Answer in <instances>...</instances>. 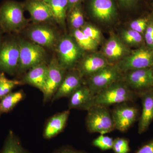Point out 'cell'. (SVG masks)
Instances as JSON below:
<instances>
[{
  "instance_id": "6da1fadb",
  "label": "cell",
  "mask_w": 153,
  "mask_h": 153,
  "mask_svg": "<svg viewBox=\"0 0 153 153\" xmlns=\"http://www.w3.org/2000/svg\"><path fill=\"white\" fill-rule=\"evenodd\" d=\"M25 3L6 0L0 5V28L3 33L11 34L21 32L27 27Z\"/></svg>"
},
{
  "instance_id": "7a4b0ae2",
  "label": "cell",
  "mask_w": 153,
  "mask_h": 153,
  "mask_svg": "<svg viewBox=\"0 0 153 153\" xmlns=\"http://www.w3.org/2000/svg\"><path fill=\"white\" fill-rule=\"evenodd\" d=\"M138 94L134 92L120 80L114 82L94 96V104L105 106L125 103L136 98Z\"/></svg>"
},
{
  "instance_id": "3957f363",
  "label": "cell",
  "mask_w": 153,
  "mask_h": 153,
  "mask_svg": "<svg viewBox=\"0 0 153 153\" xmlns=\"http://www.w3.org/2000/svg\"><path fill=\"white\" fill-rule=\"evenodd\" d=\"M20 58L17 74H21L42 63H46L47 53L44 47L22 39H18Z\"/></svg>"
},
{
  "instance_id": "277c9868",
  "label": "cell",
  "mask_w": 153,
  "mask_h": 153,
  "mask_svg": "<svg viewBox=\"0 0 153 153\" xmlns=\"http://www.w3.org/2000/svg\"><path fill=\"white\" fill-rule=\"evenodd\" d=\"M87 111L85 124L89 132L105 134L114 129L111 114L106 106L94 104Z\"/></svg>"
},
{
  "instance_id": "5b68a950",
  "label": "cell",
  "mask_w": 153,
  "mask_h": 153,
  "mask_svg": "<svg viewBox=\"0 0 153 153\" xmlns=\"http://www.w3.org/2000/svg\"><path fill=\"white\" fill-rule=\"evenodd\" d=\"M20 49L18 39L13 36L4 39L0 47V71L9 75L16 74Z\"/></svg>"
},
{
  "instance_id": "8992f818",
  "label": "cell",
  "mask_w": 153,
  "mask_h": 153,
  "mask_svg": "<svg viewBox=\"0 0 153 153\" xmlns=\"http://www.w3.org/2000/svg\"><path fill=\"white\" fill-rule=\"evenodd\" d=\"M56 47L58 61L66 70L72 68L83 53V50L72 36H64L60 38Z\"/></svg>"
},
{
  "instance_id": "52a82bcc",
  "label": "cell",
  "mask_w": 153,
  "mask_h": 153,
  "mask_svg": "<svg viewBox=\"0 0 153 153\" xmlns=\"http://www.w3.org/2000/svg\"><path fill=\"white\" fill-rule=\"evenodd\" d=\"M122 72L117 65H108L89 76L87 86L95 96L114 82L119 81Z\"/></svg>"
},
{
  "instance_id": "ba28073f",
  "label": "cell",
  "mask_w": 153,
  "mask_h": 153,
  "mask_svg": "<svg viewBox=\"0 0 153 153\" xmlns=\"http://www.w3.org/2000/svg\"><path fill=\"white\" fill-rule=\"evenodd\" d=\"M122 71L150 68L153 65V49L141 46L117 64Z\"/></svg>"
},
{
  "instance_id": "9c48e42d",
  "label": "cell",
  "mask_w": 153,
  "mask_h": 153,
  "mask_svg": "<svg viewBox=\"0 0 153 153\" xmlns=\"http://www.w3.org/2000/svg\"><path fill=\"white\" fill-rule=\"evenodd\" d=\"M66 70L61 66L57 58H52L48 64L47 79L42 92L44 102L52 99L64 79Z\"/></svg>"
},
{
  "instance_id": "30bf717a",
  "label": "cell",
  "mask_w": 153,
  "mask_h": 153,
  "mask_svg": "<svg viewBox=\"0 0 153 153\" xmlns=\"http://www.w3.org/2000/svg\"><path fill=\"white\" fill-rule=\"evenodd\" d=\"M27 35L31 41L44 48L52 49L56 47L59 39L53 28L43 24L31 26L28 29Z\"/></svg>"
},
{
  "instance_id": "8fae6325",
  "label": "cell",
  "mask_w": 153,
  "mask_h": 153,
  "mask_svg": "<svg viewBox=\"0 0 153 153\" xmlns=\"http://www.w3.org/2000/svg\"><path fill=\"white\" fill-rule=\"evenodd\" d=\"M125 82L131 89L140 92L153 88L152 68H147L128 71Z\"/></svg>"
},
{
  "instance_id": "7c38bea8",
  "label": "cell",
  "mask_w": 153,
  "mask_h": 153,
  "mask_svg": "<svg viewBox=\"0 0 153 153\" xmlns=\"http://www.w3.org/2000/svg\"><path fill=\"white\" fill-rule=\"evenodd\" d=\"M138 113L135 107L125 104L115 108L111 113L115 129L121 132L127 131L136 120Z\"/></svg>"
},
{
  "instance_id": "4fadbf2b",
  "label": "cell",
  "mask_w": 153,
  "mask_h": 153,
  "mask_svg": "<svg viewBox=\"0 0 153 153\" xmlns=\"http://www.w3.org/2000/svg\"><path fill=\"white\" fill-rule=\"evenodd\" d=\"M25 10L30 14L31 20L35 24L54 21L53 14L48 4L43 0H27Z\"/></svg>"
},
{
  "instance_id": "5bb4252c",
  "label": "cell",
  "mask_w": 153,
  "mask_h": 153,
  "mask_svg": "<svg viewBox=\"0 0 153 153\" xmlns=\"http://www.w3.org/2000/svg\"><path fill=\"white\" fill-rule=\"evenodd\" d=\"M138 94L142 103V111L138 129L140 134L148 129L153 120V88Z\"/></svg>"
},
{
  "instance_id": "9a60e30c",
  "label": "cell",
  "mask_w": 153,
  "mask_h": 153,
  "mask_svg": "<svg viewBox=\"0 0 153 153\" xmlns=\"http://www.w3.org/2000/svg\"><path fill=\"white\" fill-rule=\"evenodd\" d=\"M89 8L92 16L102 22L111 21L117 13L113 0H91Z\"/></svg>"
},
{
  "instance_id": "2e32d148",
  "label": "cell",
  "mask_w": 153,
  "mask_h": 153,
  "mask_svg": "<svg viewBox=\"0 0 153 153\" xmlns=\"http://www.w3.org/2000/svg\"><path fill=\"white\" fill-rule=\"evenodd\" d=\"M82 77L78 70L65 74L60 87L52 97V102L63 97H69L82 85Z\"/></svg>"
},
{
  "instance_id": "e0dca14e",
  "label": "cell",
  "mask_w": 153,
  "mask_h": 153,
  "mask_svg": "<svg viewBox=\"0 0 153 153\" xmlns=\"http://www.w3.org/2000/svg\"><path fill=\"white\" fill-rule=\"evenodd\" d=\"M94 95L87 85H81L69 97V109L88 111L94 105Z\"/></svg>"
},
{
  "instance_id": "ac0fdd59",
  "label": "cell",
  "mask_w": 153,
  "mask_h": 153,
  "mask_svg": "<svg viewBox=\"0 0 153 153\" xmlns=\"http://www.w3.org/2000/svg\"><path fill=\"white\" fill-rule=\"evenodd\" d=\"M108 65V60L104 56L98 54H91L82 59L77 70L82 76H89Z\"/></svg>"
},
{
  "instance_id": "d6986e66",
  "label": "cell",
  "mask_w": 153,
  "mask_h": 153,
  "mask_svg": "<svg viewBox=\"0 0 153 153\" xmlns=\"http://www.w3.org/2000/svg\"><path fill=\"white\" fill-rule=\"evenodd\" d=\"M69 114V111L66 110L50 118L44 128L43 132L44 138L51 139L62 132L66 126Z\"/></svg>"
},
{
  "instance_id": "ffe728a7",
  "label": "cell",
  "mask_w": 153,
  "mask_h": 153,
  "mask_svg": "<svg viewBox=\"0 0 153 153\" xmlns=\"http://www.w3.org/2000/svg\"><path fill=\"white\" fill-rule=\"evenodd\" d=\"M48 64L42 63L28 70L23 79L22 83L32 85L43 92L47 79Z\"/></svg>"
},
{
  "instance_id": "44dd1931",
  "label": "cell",
  "mask_w": 153,
  "mask_h": 153,
  "mask_svg": "<svg viewBox=\"0 0 153 153\" xmlns=\"http://www.w3.org/2000/svg\"><path fill=\"white\" fill-rule=\"evenodd\" d=\"M105 57L108 60H120L128 54L126 47L116 36H111L105 44L103 48Z\"/></svg>"
},
{
  "instance_id": "7402d4cb",
  "label": "cell",
  "mask_w": 153,
  "mask_h": 153,
  "mask_svg": "<svg viewBox=\"0 0 153 153\" xmlns=\"http://www.w3.org/2000/svg\"><path fill=\"white\" fill-rule=\"evenodd\" d=\"M53 14L54 22L64 26L68 12V0H44Z\"/></svg>"
},
{
  "instance_id": "603a6c76",
  "label": "cell",
  "mask_w": 153,
  "mask_h": 153,
  "mask_svg": "<svg viewBox=\"0 0 153 153\" xmlns=\"http://www.w3.org/2000/svg\"><path fill=\"white\" fill-rule=\"evenodd\" d=\"M21 91L10 92L0 100V116L10 112L25 97Z\"/></svg>"
},
{
  "instance_id": "cb8c5ba5",
  "label": "cell",
  "mask_w": 153,
  "mask_h": 153,
  "mask_svg": "<svg viewBox=\"0 0 153 153\" xmlns=\"http://www.w3.org/2000/svg\"><path fill=\"white\" fill-rule=\"evenodd\" d=\"M0 153H30L24 148L19 137L12 131H9Z\"/></svg>"
},
{
  "instance_id": "d4e9b609",
  "label": "cell",
  "mask_w": 153,
  "mask_h": 153,
  "mask_svg": "<svg viewBox=\"0 0 153 153\" xmlns=\"http://www.w3.org/2000/svg\"><path fill=\"white\" fill-rule=\"evenodd\" d=\"M72 37L83 51H92L96 49L98 44L85 35L80 29L72 30Z\"/></svg>"
},
{
  "instance_id": "484cf974",
  "label": "cell",
  "mask_w": 153,
  "mask_h": 153,
  "mask_svg": "<svg viewBox=\"0 0 153 153\" xmlns=\"http://www.w3.org/2000/svg\"><path fill=\"white\" fill-rule=\"evenodd\" d=\"M68 13V22L73 30L81 29L85 24L81 4L76 5Z\"/></svg>"
},
{
  "instance_id": "4316f807",
  "label": "cell",
  "mask_w": 153,
  "mask_h": 153,
  "mask_svg": "<svg viewBox=\"0 0 153 153\" xmlns=\"http://www.w3.org/2000/svg\"><path fill=\"white\" fill-rule=\"evenodd\" d=\"M122 38L126 43L131 46H141L144 41L143 35L131 29L124 31Z\"/></svg>"
},
{
  "instance_id": "83f0119b",
  "label": "cell",
  "mask_w": 153,
  "mask_h": 153,
  "mask_svg": "<svg viewBox=\"0 0 153 153\" xmlns=\"http://www.w3.org/2000/svg\"><path fill=\"white\" fill-rule=\"evenodd\" d=\"M22 84L21 81L9 79L4 76L0 81V99L12 92L13 89L18 85Z\"/></svg>"
},
{
  "instance_id": "f1b7e54d",
  "label": "cell",
  "mask_w": 153,
  "mask_h": 153,
  "mask_svg": "<svg viewBox=\"0 0 153 153\" xmlns=\"http://www.w3.org/2000/svg\"><path fill=\"white\" fill-rule=\"evenodd\" d=\"M114 140L112 138L100 134L92 141L94 146L99 149L102 151H106L112 149Z\"/></svg>"
},
{
  "instance_id": "f546056e",
  "label": "cell",
  "mask_w": 153,
  "mask_h": 153,
  "mask_svg": "<svg viewBox=\"0 0 153 153\" xmlns=\"http://www.w3.org/2000/svg\"><path fill=\"white\" fill-rule=\"evenodd\" d=\"M150 18L151 16H147L134 20L130 25V29L136 31L142 35L144 34Z\"/></svg>"
},
{
  "instance_id": "4dcf8cb0",
  "label": "cell",
  "mask_w": 153,
  "mask_h": 153,
  "mask_svg": "<svg viewBox=\"0 0 153 153\" xmlns=\"http://www.w3.org/2000/svg\"><path fill=\"white\" fill-rule=\"evenodd\" d=\"M80 30L85 35L97 42L98 44L101 41V32L93 25L85 24Z\"/></svg>"
},
{
  "instance_id": "1f68e13d",
  "label": "cell",
  "mask_w": 153,
  "mask_h": 153,
  "mask_svg": "<svg viewBox=\"0 0 153 153\" xmlns=\"http://www.w3.org/2000/svg\"><path fill=\"white\" fill-rule=\"evenodd\" d=\"M112 149L115 153H128L130 149L128 140L120 137L114 140Z\"/></svg>"
},
{
  "instance_id": "d6a6232c",
  "label": "cell",
  "mask_w": 153,
  "mask_h": 153,
  "mask_svg": "<svg viewBox=\"0 0 153 153\" xmlns=\"http://www.w3.org/2000/svg\"><path fill=\"white\" fill-rule=\"evenodd\" d=\"M144 35L147 47L153 49V19L151 17Z\"/></svg>"
},
{
  "instance_id": "836d02e7",
  "label": "cell",
  "mask_w": 153,
  "mask_h": 153,
  "mask_svg": "<svg viewBox=\"0 0 153 153\" xmlns=\"http://www.w3.org/2000/svg\"><path fill=\"white\" fill-rule=\"evenodd\" d=\"M136 153H153V139L143 145Z\"/></svg>"
},
{
  "instance_id": "e575fe53",
  "label": "cell",
  "mask_w": 153,
  "mask_h": 153,
  "mask_svg": "<svg viewBox=\"0 0 153 153\" xmlns=\"http://www.w3.org/2000/svg\"><path fill=\"white\" fill-rule=\"evenodd\" d=\"M53 153H87L84 151L77 150L70 147L64 146L56 150Z\"/></svg>"
},
{
  "instance_id": "d590c367",
  "label": "cell",
  "mask_w": 153,
  "mask_h": 153,
  "mask_svg": "<svg viewBox=\"0 0 153 153\" xmlns=\"http://www.w3.org/2000/svg\"><path fill=\"white\" fill-rule=\"evenodd\" d=\"M123 6L125 7H131L137 4L139 0H118Z\"/></svg>"
},
{
  "instance_id": "8d00e7d4",
  "label": "cell",
  "mask_w": 153,
  "mask_h": 153,
  "mask_svg": "<svg viewBox=\"0 0 153 153\" xmlns=\"http://www.w3.org/2000/svg\"><path fill=\"white\" fill-rule=\"evenodd\" d=\"M83 0H68V12L76 5L81 4Z\"/></svg>"
},
{
  "instance_id": "74e56055",
  "label": "cell",
  "mask_w": 153,
  "mask_h": 153,
  "mask_svg": "<svg viewBox=\"0 0 153 153\" xmlns=\"http://www.w3.org/2000/svg\"><path fill=\"white\" fill-rule=\"evenodd\" d=\"M3 31H2V30L0 28V47H1V45L2 42L3 40Z\"/></svg>"
},
{
  "instance_id": "f35d334b",
  "label": "cell",
  "mask_w": 153,
  "mask_h": 153,
  "mask_svg": "<svg viewBox=\"0 0 153 153\" xmlns=\"http://www.w3.org/2000/svg\"><path fill=\"white\" fill-rule=\"evenodd\" d=\"M5 76L4 73L0 71V81L1 80V79H2L3 78H4V77Z\"/></svg>"
},
{
  "instance_id": "ab89813d",
  "label": "cell",
  "mask_w": 153,
  "mask_h": 153,
  "mask_svg": "<svg viewBox=\"0 0 153 153\" xmlns=\"http://www.w3.org/2000/svg\"><path fill=\"white\" fill-rule=\"evenodd\" d=\"M152 68L153 72V66H152Z\"/></svg>"
},
{
  "instance_id": "60d3db41",
  "label": "cell",
  "mask_w": 153,
  "mask_h": 153,
  "mask_svg": "<svg viewBox=\"0 0 153 153\" xmlns=\"http://www.w3.org/2000/svg\"><path fill=\"white\" fill-rule=\"evenodd\" d=\"M43 1H44V0H43Z\"/></svg>"
}]
</instances>
